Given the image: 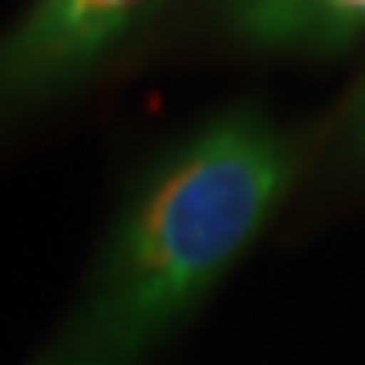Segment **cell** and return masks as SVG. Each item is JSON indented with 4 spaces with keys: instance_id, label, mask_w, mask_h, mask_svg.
Segmentation results:
<instances>
[{
    "instance_id": "6da1fadb",
    "label": "cell",
    "mask_w": 365,
    "mask_h": 365,
    "mask_svg": "<svg viewBox=\"0 0 365 365\" xmlns=\"http://www.w3.org/2000/svg\"><path fill=\"white\" fill-rule=\"evenodd\" d=\"M292 150L252 110H232L143 182L78 309L33 365H138L272 220Z\"/></svg>"
},
{
    "instance_id": "7a4b0ae2",
    "label": "cell",
    "mask_w": 365,
    "mask_h": 365,
    "mask_svg": "<svg viewBox=\"0 0 365 365\" xmlns=\"http://www.w3.org/2000/svg\"><path fill=\"white\" fill-rule=\"evenodd\" d=\"M158 0H33L0 33V130L86 78Z\"/></svg>"
},
{
    "instance_id": "3957f363",
    "label": "cell",
    "mask_w": 365,
    "mask_h": 365,
    "mask_svg": "<svg viewBox=\"0 0 365 365\" xmlns=\"http://www.w3.org/2000/svg\"><path fill=\"white\" fill-rule=\"evenodd\" d=\"M223 9L244 37L264 45L333 41L365 21V0H223Z\"/></svg>"
}]
</instances>
